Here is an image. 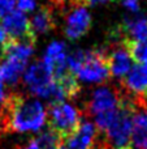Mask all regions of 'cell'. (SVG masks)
Returning <instances> with one entry per match:
<instances>
[{"mask_svg":"<svg viewBox=\"0 0 147 149\" xmlns=\"http://www.w3.org/2000/svg\"><path fill=\"white\" fill-rule=\"evenodd\" d=\"M44 122L46 111L38 100L21 93L5 95L0 110V131H38Z\"/></svg>","mask_w":147,"mask_h":149,"instance_id":"6da1fadb","label":"cell"},{"mask_svg":"<svg viewBox=\"0 0 147 149\" xmlns=\"http://www.w3.org/2000/svg\"><path fill=\"white\" fill-rule=\"evenodd\" d=\"M137 101H132L130 98H125V95H120V103L111 124L106 130V141L108 147L122 148L129 147L132 143L133 131V115H134Z\"/></svg>","mask_w":147,"mask_h":149,"instance_id":"7a4b0ae2","label":"cell"},{"mask_svg":"<svg viewBox=\"0 0 147 149\" xmlns=\"http://www.w3.org/2000/svg\"><path fill=\"white\" fill-rule=\"evenodd\" d=\"M81 124V113L65 102L51 103L48 109V127L61 141L69 139L77 132Z\"/></svg>","mask_w":147,"mask_h":149,"instance_id":"3957f363","label":"cell"},{"mask_svg":"<svg viewBox=\"0 0 147 149\" xmlns=\"http://www.w3.org/2000/svg\"><path fill=\"white\" fill-rule=\"evenodd\" d=\"M109 67L107 52L103 50H93L85 51L82 64L80 65L76 76L85 81L102 82L109 77Z\"/></svg>","mask_w":147,"mask_h":149,"instance_id":"277c9868","label":"cell"},{"mask_svg":"<svg viewBox=\"0 0 147 149\" xmlns=\"http://www.w3.org/2000/svg\"><path fill=\"white\" fill-rule=\"evenodd\" d=\"M3 30L7 38L13 41L35 45L36 34L31 28L30 20L21 10H12L3 18Z\"/></svg>","mask_w":147,"mask_h":149,"instance_id":"5b68a950","label":"cell"},{"mask_svg":"<svg viewBox=\"0 0 147 149\" xmlns=\"http://www.w3.org/2000/svg\"><path fill=\"white\" fill-rule=\"evenodd\" d=\"M120 95L116 94V92L111 90L109 88H98L93 93L89 102V111L91 115H98L107 111H113L119 107Z\"/></svg>","mask_w":147,"mask_h":149,"instance_id":"8992f818","label":"cell"},{"mask_svg":"<svg viewBox=\"0 0 147 149\" xmlns=\"http://www.w3.org/2000/svg\"><path fill=\"white\" fill-rule=\"evenodd\" d=\"M91 26V16L85 7H77L68 15L65 34L70 39H77L89 31Z\"/></svg>","mask_w":147,"mask_h":149,"instance_id":"52a82bcc","label":"cell"},{"mask_svg":"<svg viewBox=\"0 0 147 149\" xmlns=\"http://www.w3.org/2000/svg\"><path fill=\"white\" fill-rule=\"evenodd\" d=\"M98 128L90 122H81L80 128L73 136L64 140L63 144L67 149H94Z\"/></svg>","mask_w":147,"mask_h":149,"instance_id":"ba28073f","label":"cell"},{"mask_svg":"<svg viewBox=\"0 0 147 149\" xmlns=\"http://www.w3.org/2000/svg\"><path fill=\"white\" fill-rule=\"evenodd\" d=\"M124 86L137 97H147V64H137L125 74Z\"/></svg>","mask_w":147,"mask_h":149,"instance_id":"9c48e42d","label":"cell"},{"mask_svg":"<svg viewBox=\"0 0 147 149\" xmlns=\"http://www.w3.org/2000/svg\"><path fill=\"white\" fill-rule=\"evenodd\" d=\"M34 51V45L26 43V42L13 41L7 38L0 45V55L1 59H18L22 62H27V59L31 56Z\"/></svg>","mask_w":147,"mask_h":149,"instance_id":"30bf717a","label":"cell"},{"mask_svg":"<svg viewBox=\"0 0 147 149\" xmlns=\"http://www.w3.org/2000/svg\"><path fill=\"white\" fill-rule=\"evenodd\" d=\"M132 141L138 149H147V109L135 107L133 115Z\"/></svg>","mask_w":147,"mask_h":149,"instance_id":"8fae6325","label":"cell"},{"mask_svg":"<svg viewBox=\"0 0 147 149\" xmlns=\"http://www.w3.org/2000/svg\"><path fill=\"white\" fill-rule=\"evenodd\" d=\"M54 81L56 82L57 88L60 89L64 98H74L78 95L81 90L78 77L70 70H67L61 73H57L54 76Z\"/></svg>","mask_w":147,"mask_h":149,"instance_id":"7c38bea8","label":"cell"},{"mask_svg":"<svg viewBox=\"0 0 147 149\" xmlns=\"http://www.w3.org/2000/svg\"><path fill=\"white\" fill-rule=\"evenodd\" d=\"M107 59H108L109 72L113 76L122 77L130 71V56L124 50V47L107 52Z\"/></svg>","mask_w":147,"mask_h":149,"instance_id":"4fadbf2b","label":"cell"},{"mask_svg":"<svg viewBox=\"0 0 147 149\" xmlns=\"http://www.w3.org/2000/svg\"><path fill=\"white\" fill-rule=\"evenodd\" d=\"M31 28H33L34 33H48L55 28V18L52 9H49L48 7H42L38 12L34 15V17L30 21Z\"/></svg>","mask_w":147,"mask_h":149,"instance_id":"5bb4252c","label":"cell"},{"mask_svg":"<svg viewBox=\"0 0 147 149\" xmlns=\"http://www.w3.org/2000/svg\"><path fill=\"white\" fill-rule=\"evenodd\" d=\"M122 33L130 36L134 41H147V18H126L122 25Z\"/></svg>","mask_w":147,"mask_h":149,"instance_id":"9a60e30c","label":"cell"},{"mask_svg":"<svg viewBox=\"0 0 147 149\" xmlns=\"http://www.w3.org/2000/svg\"><path fill=\"white\" fill-rule=\"evenodd\" d=\"M26 62L18 59H4L3 64H0V77H1L3 81H7L9 84H14L18 80L20 74L23 72L25 70Z\"/></svg>","mask_w":147,"mask_h":149,"instance_id":"2e32d148","label":"cell"},{"mask_svg":"<svg viewBox=\"0 0 147 149\" xmlns=\"http://www.w3.org/2000/svg\"><path fill=\"white\" fill-rule=\"evenodd\" d=\"M121 43L130 59L134 60L137 64H147V41H134L130 38H124Z\"/></svg>","mask_w":147,"mask_h":149,"instance_id":"e0dca14e","label":"cell"},{"mask_svg":"<svg viewBox=\"0 0 147 149\" xmlns=\"http://www.w3.org/2000/svg\"><path fill=\"white\" fill-rule=\"evenodd\" d=\"M35 141L38 144L39 149H59L63 143L60 140V137L49 130L39 135L35 139Z\"/></svg>","mask_w":147,"mask_h":149,"instance_id":"ac0fdd59","label":"cell"},{"mask_svg":"<svg viewBox=\"0 0 147 149\" xmlns=\"http://www.w3.org/2000/svg\"><path fill=\"white\" fill-rule=\"evenodd\" d=\"M65 52V45L63 42H52L48 47H47V51L44 58H55L57 55H61Z\"/></svg>","mask_w":147,"mask_h":149,"instance_id":"d6986e66","label":"cell"},{"mask_svg":"<svg viewBox=\"0 0 147 149\" xmlns=\"http://www.w3.org/2000/svg\"><path fill=\"white\" fill-rule=\"evenodd\" d=\"M16 0H0V18H4L14 8Z\"/></svg>","mask_w":147,"mask_h":149,"instance_id":"ffe728a7","label":"cell"},{"mask_svg":"<svg viewBox=\"0 0 147 149\" xmlns=\"http://www.w3.org/2000/svg\"><path fill=\"white\" fill-rule=\"evenodd\" d=\"M16 4L21 12H31L36 5V0H16Z\"/></svg>","mask_w":147,"mask_h":149,"instance_id":"44dd1931","label":"cell"},{"mask_svg":"<svg viewBox=\"0 0 147 149\" xmlns=\"http://www.w3.org/2000/svg\"><path fill=\"white\" fill-rule=\"evenodd\" d=\"M124 5L130 10V12H138L139 10V4L138 0H124Z\"/></svg>","mask_w":147,"mask_h":149,"instance_id":"7402d4cb","label":"cell"},{"mask_svg":"<svg viewBox=\"0 0 147 149\" xmlns=\"http://www.w3.org/2000/svg\"><path fill=\"white\" fill-rule=\"evenodd\" d=\"M106 1H115V0H85V5H95V4H102Z\"/></svg>","mask_w":147,"mask_h":149,"instance_id":"603a6c76","label":"cell"},{"mask_svg":"<svg viewBox=\"0 0 147 149\" xmlns=\"http://www.w3.org/2000/svg\"><path fill=\"white\" fill-rule=\"evenodd\" d=\"M5 100V93H4V85H3V80L0 79V102Z\"/></svg>","mask_w":147,"mask_h":149,"instance_id":"cb8c5ba5","label":"cell"},{"mask_svg":"<svg viewBox=\"0 0 147 149\" xmlns=\"http://www.w3.org/2000/svg\"><path fill=\"white\" fill-rule=\"evenodd\" d=\"M7 39V36H5V33H4V30H3V28H0V45L3 43V42Z\"/></svg>","mask_w":147,"mask_h":149,"instance_id":"d4e9b609","label":"cell"},{"mask_svg":"<svg viewBox=\"0 0 147 149\" xmlns=\"http://www.w3.org/2000/svg\"><path fill=\"white\" fill-rule=\"evenodd\" d=\"M73 3H74L76 5H78V7H81V5H85V0H72Z\"/></svg>","mask_w":147,"mask_h":149,"instance_id":"484cf974","label":"cell"},{"mask_svg":"<svg viewBox=\"0 0 147 149\" xmlns=\"http://www.w3.org/2000/svg\"><path fill=\"white\" fill-rule=\"evenodd\" d=\"M103 149H133L132 145H129V147H122V148H112V147H106Z\"/></svg>","mask_w":147,"mask_h":149,"instance_id":"4316f807","label":"cell"},{"mask_svg":"<svg viewBox=\"0 0 147 149\" xmlns=\"http://www.w3.org/2000/svg\"><path fill=\"white\" fill-rule=\"evenodd\" d=\"M59 149H67V148H65V147H64V144L61 143V145H60V148H59Z\"/></svg>","mask_w":147,"mask_h":149,"instance_id":"83f0119b","label":"cell"}]
</instances>
